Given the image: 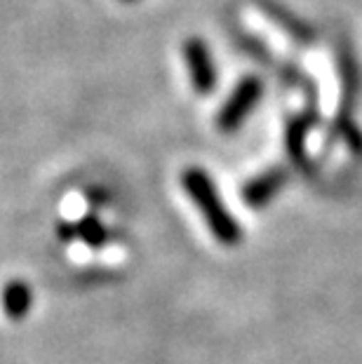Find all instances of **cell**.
<instances>
[{
	"mask_svg": "<svg viewBox=\"0 0 362 364\" xmlns=\"http://www.w3.org/2000/svg\"><path fill=\"white\" fill-rule=\"evenodd\" d=\"M183 61H186L191 82L198 95H212L217 87V66H214V57L203 38H188L183 43Z\"/></svg>",
	"mask_w": 362,
	"mask_h": 364,
	"instance_id": "3",
	"label": "cell"
},
{
	"mask_svg": "<svg viewBox=\"0 0 362 364\" xmlns=\"http://www.w3.org/2000/svg\"><path fill=\"white\" fill-rule=\"evenodd\" d=\"M181 186H183V191H186V196L196 203L205 223L210 226L214 237H217L221 245L235 247L243 242L240 223H238L235 216L223 207L217 186H214L212 176L207 174L205 169H200V167L183 169Z\"/></svg>",
	"mask_w": 362,
	"mask_h": 364,
	"instance_id": "1",
	"label": "cell"
},
{
	"mask_svg": "<svg viewBox=\"0 0 362 364\" xmlns=\"http://www.w3.org/2000/svg\"><path fill=\"white\" fill-rule=\"evenodd\" d=\"M284 183H287V169L273 167V169H268V172H261L259 176H254V179H250L243 186V191H240L243 203L252 209L266 207L282 191Z\"/></svg>",
	"mask_w": 362,
	"mask_h": 364,
	"instance_id": "4",
	"label": "cell"
},
{
	"mask_svg": "<svg viewBox=\"0 0 362 364\" xmlns=\"http://www.w3.org/2000/svg\"><path fill=\"white\" fill-rule=\"evenodd\" d=\"M125 3H132V0H125Z\"/></svg>",
	"mask_w": 362,
	"mask_h": 364,
	"instance_id": "9",
	"label": "cell"
},
{
	"mask_svg": "<svg viewBox=\"0 0 362 364\" xmlns=\"http://www.w3.org/2000/svg\"><path fill=\"white\" fill-rule=\"evenodd\" d=\"M59 233L64 240H82L90 247H102L106 242V237H109V230L95 216H85L78 223H66V226L59 228Z\"/></svg>",
	"mask_w": 362,
	"mask_h": 364,
	"instance_id": "7",
	"label": "cell"
},
{
	"mask_svg": "<svg viewBox=\"0 0 362 364\" xmlns=\"http://www.w3.org/2000/svg\"><path fill=\"white\" fill-rule=\"evenodd\" d=\"M311 122H313L311 115L294 118L289 122L287 134H284L289 160L294 162L299 169H304V172H311V169H313L311 160H308V156H306V134H308V129H311Z\"/></svg>",
	"mask_w": 362,
	"mask_h": 364,
	"instance_id": "6",
	"label": "cell"
},
{
	"mask_svg": "<svg viewBox=\"0 0 362 364\" xmlns=\"http://www.w3.org/2000/svg\"><path fill=\"white\" fill-rule=\"evenodd\" d=\"M0 304H3V311L12 322L24 320L31 306H33V291H31L28 282L10 280L3 287V291H0Z\"/></svg>",
	"mask_w": 362,
	"mask_h": 364,
	"instance_id": "5",
	"label": "cell"
},
{
	"mask_svg": "<svg viewBox=\"0 0 362 364\" xmlns=\"http://www.w3.org/2000/svg\"><path fill=\"white\" fill-rule=\"evenodd\" d=\"M268 14L275 19V21H280V24L284 26V31H289L292 36L297 38V41H313V33H311V28H308L306 24H302L299 19L294 17H289V14H284V10H280V7H273V5H268Z\"/></svg>",
	"mask_w": 362,
	"mask_h": 364,
	"instance_id": "8",
	"label": "cell"
},
{
	"mask_svg": "<svg viewBox=\"0 0 362 364\" xmlns=\"http://www.w3.org/2000/svg\"><path fill=\"white\" fill-rule=\"evenodd\" d=\"M261 95H264V82L257 75H247L235 85V90L230 92L226 104L221 106L217 115V125L221 132H235L243 127L245 118L254 111V106L259 104Z\"/></svg>",
	"mask_w": 362,
	"mask_h": 364,
	"instance_id": "2",
	"label": "cell"
}]
</instances>
